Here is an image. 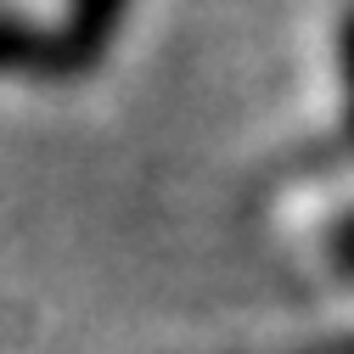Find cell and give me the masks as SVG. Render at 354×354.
I'll return each mask as SVG.
<instances>
[{
	"mask_svg": "<svg viewBox=\"0 0 354 354\" xmlns=\"http://www.w3.org/2000/svg\"><path fill=\"white\" fill-rule=\"evenodd\" d=\"M326 253H332V264H337V270L343 276H354V208L337 219V225H332V236H326Z\"/></svg>",
	"mask_w": 354,
	"mask_h": 354,
	"instance_id": "277c9868",
	"label": "cell"
},
{
	"mask_svg": "<svg viewBox=\"0 0 354 354\" xmlns=\"http://www.w3.org/2000/svg\"><path fill=\"white\" fill-rule=\"evenodd\" d=\"M0 73H17V79H68L62 51H57V28H39L28 17L0 12Z\"/></svg>",
	"mask_w": 354,
	"mask_h": 354,
	"instance_id": "7a4b0ae2",
	"label": "cell"
},
{
	"mask_svg": "<svg viewBox=\"0 0 354 354\" xmlns=\"http://www.w3.org/2000/svg\"><path fill=\"white\" fill-rule=\"evenodd\" d=\"M270 354H354V332H337V337H309V343L270 348Z\"/></svg>",
	"mask_w": 354,
	"mask_h": 354,
	"instance_id": "5b68a950",
	"label": "cell"
},
{
	"mask_svg": "<svg viewBox=\"0 0 354 354\" xmlns=\"http://www.w3.org/2000/svg\"><path fill=\"white\" fill-rule=\"evenodd\" d=\"M124 17H129V0H68V17L57 23V51H62L68 79H84L91 68H102Z\"/></svg>",
	"mask_w": 354,
	"mask_h": 354,
	"instance_id": "6da1fadb",
	"label": "cell"
},
{
	"mask_svg": "<svg viewBox=\"0 0 354 354\" xmlns=\"http://www.w3.org/2000/svg\"><path fill=\"white\" fill-rule=\"evenodd\" d=\"M337 62H343V129H337V147L354 158V12L337 28Z\"/></svg>",
	"mask_w": 354,
	"mask_h": 354,
	"instance_id": "3957f363",
	"label": "cell"
}]
</instances>
